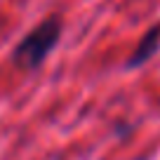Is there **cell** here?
Masks as SVG:
<instances>
[{
	"label": "cell",
	"mask_w": 160,
	"mask_h": 160,
	"mask_svg": "<svg viewBox=\"0 0 160 160\" xmlns=\"http://www.w3.org/2000/svg\"><path fill=\"white\" fill-rule=\"evenodd\" d=\"M61 35V21L59 17H47L45 21H40L14 50V61L21 68H38L42 61L47 59L52 50L57 47Z\"/></svg>",
	"instance_id": "1"
},
{
	"label": "cell",
	"mask_w": 160,
	"mask_h": 160,
	"mask_svg": "<svg viewBox=\"0 0 160 160\" xmlns=\"http://www.w3.org/2000/svg\"><path fill=\"white\" fill-rule=\"evenodd\" d=\"M158 47H160V24L153 26V28H151L148 33L139 40V45H137V50L132 52L127 66H130V68H137V66L146 64V61H148L151 57L158 52Z\"/></svg>",
	"instance_id": "2"
}]
</instances>
